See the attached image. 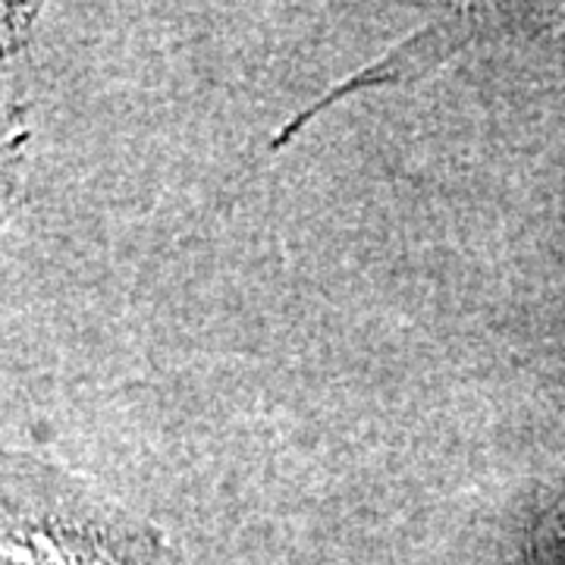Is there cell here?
I'll use <instances>...</instances> for the list:
<instances>
[{
  "label": "cell",
  "instance_id": "cell-1",
  "mask_svg": "<svg viewBox=\"0 0 565 565\" xmlns=\"http://www.w3.org/2000/svg\"><path fill=\"white\" fill-rule=\"evenodd\" d=\"M0 565H173V553L79 475L0 449Z\"/></svg>",
  "mask_w": 565,
  "mask_h": 565
},
{
  "label": "cell",
  "instance_id": "cell-2",
  "mask_svg": "<svg viewBox=\"0 0 565 565\" xmlns=\"http://www.w3.org/2000/svg\"><path fill=\"white\" fill-rule=\"evenodd\" d=\"M29 170V129L17 122L0 129V233L25 202Z\"/></svg>",
  "mask_w": 565,
  "mask_h": 565
},
{
  "label": "cell",
  "instance_id": "cell-3",
  "mask_svg": "<svg viewBox=\"0 0 565 565\" xmlns=\"http://www.w3.org/2000/svg\"><path fill=\"white\" fill-rule=\"evenodd\" d=\"M17 117H20V110H3L0 107V129H7V126H17Z\"/></svg>",
  "mask_w": 565,
  "mask_h": 565
}]
</instances>
